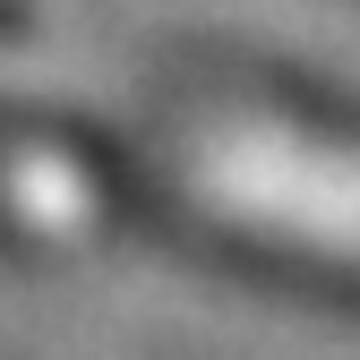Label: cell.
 Segmentation results:
<instances>
[{
	"mask_svg": "<svg viewBox=\"0 0 360 360\" xmlns=\"http://www.w3.org/2000/svg\"><path fill=\"white\" fill-rule=\"evenodd\" d=\"M120 198L129 172L86 129L0 112V240L9 249H86Z\"/></svg>",
	"mask_w": 360,
	"mask_h": 360,
	"instance_id": "6da1fadb",
	"label": "cell"
},
{
	"mask_svg": "<svg viewBox=\"0 0 360 360\" xmlns=\"http://www.w3.org/2000/svg\"><path fill=\"white\" fill-rule=\"evenodd\" d=\"M0 34H26V0H0Z\"/></svg>",
	"mask_w": 360,
	"mask_h": 360,
	"instance_id": "7a4b0ae2",
	"label": "cell"
}]
</instances>
